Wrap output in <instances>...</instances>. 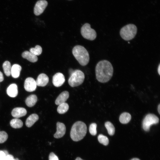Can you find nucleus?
<instances>
[{"label":"nucleus","mask_w":160,"mask_h":160,"mask_svg":"<svg viewBox=\"0 0 160 160\" xmlns=\"http://www.w3.org/2000/svg\"><path fill=\"white\" fill-rule=\"evenodd\" d=\"M72 52L74 57L79 63L82 66H85L89 63V57L86 49L83 46L78 45L73 49Z\"/></svg>","instance_id":"3"},{"label":"nucleus","mask_w":160,"mask_h":160,"mask_svg":"<svg viewBox=\"0 0 160 160\" xmlns=\"http://www.w3.org/2000/svg\"><path fill=\"white\" fill-rule=\"evenodd\" d=\"M158 111L159 113L160 114V104H159L158 106Z\"/></svg>","instance_id":"34"},{"label":"nucleus","mask_w":160,"mask_h":160,"mask_svg":"<svg viewBox=\"0 0 160 160\" xmlns=\"http://www.w3.org/2000/svg\"><path fill=\"white\" fill-rule=\"evenodd\" d=\"M49 81L48 76L44 73H42L38 76L36 81L38 86L44 87L47 85Z\"/></svg>","instance_id":"12"},{"label":"nucleus","mask_w":160,"mask_h":160,"mask_svg":"<svg viewBox=\"0 0 160 160\" xmlns=\"http://www.w3.org/2000/svg\"><path fill=\"white\" fill-rule=\"evenodd\" d=\"M49 159V160H59L58 157L53 152L50 153Z\"/></svg>","instance_id":"29"},{"label":"nucleus","mask_w":160,"mask_h":160,"mask_svg":"<svg viewBox=\"0 0 160 160\" xmlns=\"http://www.w3.org/2000/svg\"><path fill=\"white\" fill-rule=\"evenodd\" d=\"M48 4L47 1L45 0H40L36 3L34 9V14L37 16L42 14Z\"/></svg>","instance_id":"8"},{"label":"nucleus","mask_w":160,"mask_h":160,"mask_svg":"<svg viewBox=\"0 0 160 160\" xmlns=\"http://www.w3.org/2000/svg\"><path fill=\"white\" fill-rule=\"evenodd\" d=\"M65 81L64 75L61 73H57L52 77V83L56 87H58L62 86Z\"/></svg>","instance_id":"10"},{"label":"nucleus","mask_w":160,"mask_h":160,"mask_svg":"<svg viewBox=\"0 0 160 160\" xmlns=\"http://www.w3.org/2000/svg\"><path fill=\"white\" fill-rule=\"evenodd\" d=\"M131 160H140L139 159L137 158H134L132 159Z\"/></svg>","instance_id":"36"},{"label":"nucleus","mask_w":160,"mask_h":160,"mask_svg":"<svg viewBox=\"0 0 160 160\" xmlns=\"http://www.w3.org/2000/svg\"><path fill=\"white\" fill-rule=\"evenodd\" d=\"M27 113L25 109L22 107H17L14 108L11 112L12 116L14 117L18 118L24 116Z\"/></svg>","instance_id":"13"},{"label":"nucleus","mask_w":160,"mask_h":160,"mask_svg":"<svg viewBox=\"0 0 160 160\" xmlns=\"http://www.w3.org/2000/svg\"><path fill=\"white\" fill-rule=\"evenodd\" d=\"M38 116L36 114L30 115L27 119L25 121L26 126L28 127H31L39 119Z\"/></svg>","instance_id":"17"},{"label":"nucleus","mask_w":160,"mask_h":160,"mask_svg":"<svg viewBox=\"0 0 160 160\" xmlns=\"http://www.w3.org/2000/svg\"><path fill=\"white\" fill-rule=\"evenodd\" d=\"M131 118V115L127 112H124L121 113L119 116V120L123 124L128 123Z\"/></svg>","instance_id":"20"},{"label":"nucleus","mask_w":160,"mask_h":160,"mask_svg":"<svg viewBox=\"0 0 160 160\" xmlns=\"http://www.w3.org/2000/svg\"><path fill=\"white\" fill-rule=\"evenodd\" d=\"M95 71L97 80L101 83H105L109 81L112 77L113 69L109 61L103 60L97 64Z\"/></svg>","instance_id":"1"},{"label":"nucleus","mask_w":160,"mask_h":160,"mask_svg":"<svg viewBox=\"0 0 160 160\" xmlns=\"http://www.w3.org/2000/svg\"><path fill=\"white\" fill-rule=\"evenodd\" d=\"M13 156L11 154H8L6 156L4 160H15Z\"/></svg>","instance_id":"31"},{"label":"nucleus","mask_w":160,"mask_h":160,"mask_svg":"<svg viewBox=\"0 0 160 160\" xmlns=\"http://www.w3.org/2000/svg\"><path fill=\"white\" fill-rule=\"evenodd\" d=\"M66 127L63 123L58 122L57 123V131L54 135L56 138H59L63 137L65 133Z\"/></svg>","instance_id":"11"},{"label":"nucleus","mask_w":160,"mask_h":160,"mask_svg":"<svg viewBox=\"0 0 160 160\" xmlns=\"http://www.w3.org/2000/svg\"><path fill=\"white\" fill-rule=\"evenodd\" d=\"M11 126L14 128H20L23 126V122L20 120L18 118L12 119L10 121Z\"/></svg>","instance_id":"21"},{"label":"nucleus","mask_w":160,"mask_h":160,"mask_svg":"<svg viewBox=\"0 0 160 160\" xmlns=\"http://www.w3.org/2000/svg\"><path fill=\"white\" fill-rule=\"evenodd\" d=\"M21 66L17 64L13 65L11 67V74L12 76L15 78L18 77L21 70Z\"/></svg>","instance_id":"18"},{"label":"nucleus","mask_w":160,"mask_h":160,"mask_svg":"<svg viewBox=\"0 0 160 160\" xmlns=\"http://www.w3.org/2000/svg\"><path fill=\"white\" fill-rule=\"evenodd\" d=\"M7 93L10 97H16L18 93L17 86L16 84H11L7 89Z\"/></svg>","instance_id":"15"},{"label":"nucleus","mask_w":160,"mask_h":160,"mask_svg":"<svg viewBox=\"0 0 160 160\" xmlns=\"http://www.w3.org/2000/svg\"><path fill=\"white\" fill-rule=\"evenodd\" d=\"M37 85L36 81L32 77H28L25 81L24 87L25 89L28 92L35 91Z\"/></svg>","instance_id":"9"},{"label":"nucleus","mask_w":160,"mask_h":160,"mask_svg":"<svg viewBox=\"0 0 160 160\" xmlns=\"http://www.w3.org/2000/svg\"><path fill=\"white\" fill-rule=\"evenodd\" d=\"M159 121V118L156 115L151 113L148 114L143 120V128L145 131H148L151 125L158 123Z\"/></svg>","instance_id":"7"},{"label":"nucleus","mask_w":160,"mask_h":160,"mask_svg":"<svg viewBox=\"0 0 160 160\" xmlns=\"http://www.w3.org/2000/svg\"><path fill=\"white\" fill-rule=\"evenodd\" d=\"M15 160H16V159H15Z\"/></svg>","instance_id":"37"},{"label":"nucleus","mask_w":160,"mask_h":160,"mask_svg":"<svg viewBox=\"0 0 160 160\" xmlns=\"http://www.w3.org/2000/svg\"><path fill=\"white\" fill-rule=\"evenodd\" d=\"M8 137V134L5 132L0 131V143H2L5 142Z\"/></svg>","instance_id":"28"},{"label":"nucleus","mask_w":160,"mask_h":160,"mask_svg":"<svg viewBox=\"0 0 160 160\" xmlns=\"http://www.w3.org/2000/svg\"><path fill=\"white\" fill-rule=\"evenodd\" d=\"M98 140L99 143L104 145H107L109 143V140L106 136L102 134L99 135L98 136Z\"/></svg>","instance_id":"26"},{"label":"nucleus","mask_w":160,"mask_h":160,"mask_svg":"<svg viewBox=\"0 0 160 160\" xmlns=\"http://www.w3.org/2000/svg\"><path fill=\"white\" fill-rule=\"evenodd\" d=\"M6 156L3 151L0 150V160H4Z\"/></svg>","instance_id":"30"},{"label":"nucleus","mask_w":160,"mask_h":160,"mask_svg":"<svg viewBox=\"0 0 160 160\" xmlns=\"http://www.w3.org/2000/svg\"><path fill=\"white\" fill-rule=\"evenodd\" d=\"M58 105L57 108V111L59 113H64L68 110L69 105L66 103H65Z\"/></svg>","instance_id":"24"},{"label":"nucleus","mask_w":160,"mask_h":160,"mask_svg":"<svg viewBox=\"0 0 160 160\" xmlns=\"http://www.w3.org/2000/svg\"><path fill=\"white\" fill-rule=\"evenodd\" d=\"M158 73L159 74V75H160V64H159V65L158 66Z\"/></svg>","instance_id":"33"},{"label":"nucleus","mask_w":160,"mask_h":160,"mask_svg":"<svg viewBox=\"0 0 160 160\" xmlns=\"http://www.w3.org/2000/svg\"><path fill=\"white\" fill-rule=\"evenodd\" d=\"M30 52L36 56L39 55L42 52V48L40 46L37 45L34 48H31Z\"/></svg>","instance_id":"25"},{"label":"nucleus","mask_w":160,"mask_h":160,"mask_svg":"<svg viewBox=\"0 0 160 160\" xmlns=\"http://www.w3.org/2000/svg\"><path fill=\"white\" fill-rule=\"evenodd\" d=\"M69 97V93L67 91H64L61 92L58 96L55 101L56 105H59L65 103Z\"/></svg>","instance_id":"14"},{"label":"nucleus","mask_w":160,"mask_h":160,"mask_svg":"<svg viewBox=\"0 0 160 160\" xmlns=\"http://www.w3.org/2000/svg\"><path fill=\"white\" fill-rule=\"evenodd\" d=\"M23 57L28 60L29 61L34 63L37 61L38 58L37 56L28 51H25L22 55Z\"/></svg>","instance_id":"16"},{"label":"nucleus","mask_w":160,"mask_h":160,"mask_svg":"<svg viewBox=\"0 0 160 160\" xmlns=\"http://www.w3.org/2000/svg\"><path fill=\"white\" fill-rule=\"evenodd\" d=\"M4 78L2 73L0 71V82H2L4 80Z\"/></svg>","instance_id":"32"},{"label":"nucleus","mask_w":160,"mask_h":160,"mask_svg":"<svg viewBox=\"0 0 160 160\" xmlns=\"http://www.w3.org/2000/svg\"><path fill=\"white\" fill-rule=\"evenodd\" d=\"M81 33L84 38L89 40H94L97 37L96 32L91 28L90 24L88 23H86L82 26Z\"/></svg>","instance_id":"6"},{"label":"nucleus","mask_w":160,"mask_h":160,"mask_svg":"<svg viewBox=\"0 0 160 160\" xmlns=\"http://www.w3.org/2000/svg\"><path fill=\"white\" fill-rule=\"evenodd\" d=\"M85 76L84 73L81 70H76L73 71L70 75L68 80L69 85L72 87L79 86L84 81Z\"/></svg>","instance_id":"5"},{"label":"nucleus","mask_w":160,"mask_h":160,"mask_svg":"<svg viewBox=\"0 0 160 160\" xmlns=\"http://www.w3.org/2000/svg\"><path fill=\"white\" fill-rule=\"evenodd\" d=\"M36 96L34 94L30 95L26 99L25 103L26 105L29 107H32L36 104L37 101Z\"/></svg>","instance_id":"19"},{"label":"nucleus","mask_w":160,"mask_h":160,"mask_svg":"<svg viewBox=\"0 0 160 160\" xmlns=\"http://www.w3.org/2000/svg\"><path fill=\"white\" fill-rule=\"evenodd\" d=\"M87 132L86 124L81 121H78L73 125L70 132V136L74 141H78L83 139Z\"/></svg>","instance_id":"2"},{"label":"nucleus","mask_w":160,"mask_h":160,"mask_svg":"<svg viewBox=\"0 0 160 160\" xmlns=\"http://www.w3.org/2000/svg\"><path fill=\"white\" fill-rule=\"evenodd\" d=\"M75 160H83L80 157H78L76 158V159Z\"/></svg>","instance_id":"35"},{"label":"nucleus","mask_w":160,"mask_h":160,"mask_svg":"<svg viewBox=\"0 0 160 160\" xmlns=\"http://www.w3.org/2000/svg\"><path fill=\"white\" fill-rule=\"evenodd\" d=\"M105 126L108 134L110 135H113L115 133V128L113 124L110 121H107L105 122Z\"/></svg>","instance_id":"23"},{"label":"nucleus","mask_w":160,"mask_h":160,"mask_svg":"<svg viewBox=\"0 0 160 160\" xmlns=\"http://www.w3.org/2000/svg\"><path fill=\"white\" fill-rule=\"evenodd\" d=\"M97 125L95 123H92L89 126V130L90 134L92 135H95L97 134L96 128Z\"/></svg>","instance_id":"27"},{"label":"nucleus","mask_w":160,"mask_h":160,"mask_svg":"<svg viewBox=\"0 0 160 160\" xmlns=\"http://www.w3.org/2000/svg\"><path fill=\"white\" fill-rule=\"evenodd\" d=\"M11 66L10 63L8 61H5L3 64V68L6 75L9 76L11 74Z\"/></svg>","instance_id":"22"},{"label":"nucleus","mask_w":160,"mask_h":160,"mask_svg":"<svg viewBox=\"0 0 160 160\" xmlns=\"http://www.w3.org/2000/svg\"><path fill=\"white\" fill-rule=\"evenodd\" d=\"M137 32L136 26L132 24H129L122 27L120 29V34L124 40L128 41L133 39Z\"/></svg>","instance_id":"4"}]
</instances>
